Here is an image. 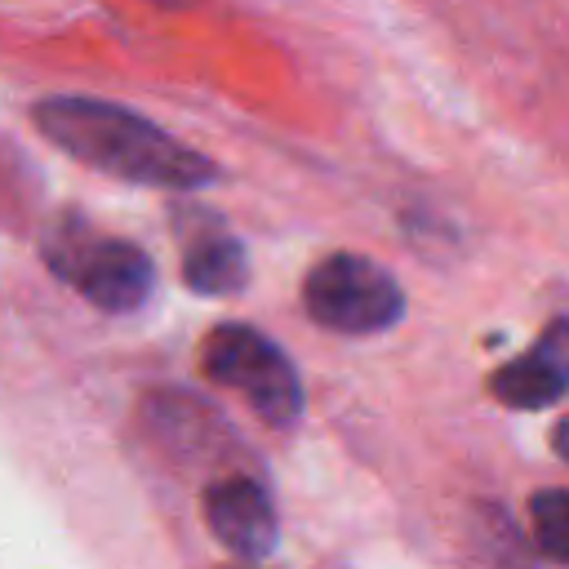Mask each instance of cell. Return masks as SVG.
I'll list each match as a JSON object with an SVG mask.
<instances>
[{
  "mask_svg": "<svg viewBox=\"0 0 569 569\" xmlns=\"http://www.w3.org/2000/svg\"><path fill=\"white\" fill-rule=\"evenodd\" d=\"M36 129L71 160L138 187L196 191L218 178V164L178 142L138 111L98 98H44L36 102Z\"/></svg>",
  "mask_w": 569,
  "mask_h": 569,
  "instance_id": "6da1fadb",
  "label": "cell"
},
{
  "mask_svg": "<svg viewBox=\"0 0 569 569\" xmlns=\"http://www.w3.org/2000/svg\"><path fill=\"white\" fill-rule=\"evenodd\" d=\"M44 262L58 280H67L80 298L111 316L138 311L156 289V267L138 244L120 236H98L80 218H62L44 236Z\"/></svg>",
  "mask_w": 569,
  "mask_h": 569,
  "instance_id": "7a4b0ae2",
  "label": "cell"
},
{
  "mask_svg": "<svg viewBox=\"0 0 569 569\" xmlns=\"http://www.w3.org/2000/svg\"><path fill=\"white\" fill-rule=\"evenodd\" d=\"M200 369L240 391L267 427H293L302 413V378L293 360L249 325H213L200 342Z\"/></svg>",
  "mask_w": 569,
  "mask_h": 569,
  "instance_id": "3957f363",
  "label": "cell"
},
{
  "mask_svg": "<svg viewBox=\"0 0 569 569\" xmlns=\"http://www.w3.org/2000/svg\"><path fill=\"white\" fill-rule=\"evenodd\" d=\"M302 307L333 333H382L405 316V289L365 253H329L302 280Z\"/></svg>",
  "mask_w": 569,
  "mask_h": 569,
  "instance_id": "277c9868",
  "label": "cell"
},
{
  "mask_svg": "<svg viewBox=\"0 0 569 569\" xmlns=\"http://www.w3.org/2000/svg\"><path fill=\"white\" fill-rule=\"evenodd\" d=\"M200 507H204V525L209 533L240 560H262L276 551V538H280V525H276V502L271 493L249 480V476H222L213 485H204L200 493Z\"/></svg>",
  "mask_w": 569,
  "mask_h": 569,
  "instance_id": "5b68a950",
  "label": "cell"
},
{
  "mask_svg": "<svg viewBox=\"0 0 569 569\" xmlns=\"http://www.w3.org/2000/svg\"><path fill=\"white\" fill-rule=\"evenodd\" d=\"M489 391L511 409H547V405H556L569 391V316L551 320L525 356L507 360L493 373Z\"/></svg>",
  "mask_w": 569,
  "mask_h": 569,
  "instance_id": "8992f818",
  "label": "cell"
},
{
  "mask_svg": "<svg viewBox=\"0 0 569 569\" xmlns=\"http://www.w3.org/2000/svg\"><path fill=\"white\" fill-rule=\"evenodd\" d=\"M182 280H187V289L209 293V298L236 293V289H244V280H249V258H244V249H240L236 236H227V231H204V236H196V240L187 244V253H182Z\"/></svg>",
  "mask_w": 569,
  "mask_h": 569,
  "instance_id": "52a82bcc",
  "label": "cell"
},
{
  "mask_svg": "<svg viewBox=\"0 0 569 569\" xmlns=\"http://www.w3.org/2000/svg\"><path fill=\"white\" fill-rule=\"evenodd\" d=\"M533 516V538L551 560L569 565V489H542L529 502Z\"/></svg>",
  "mask_w": 569,
  "mask_h": 569,
  "instance_id": "ba28073f",
  "label": "cell"
},
{
  "mask_svg": "<svg viewBox=\"0 0 569 569\" xmlns=\"http://www.w3.org/2000/svg\"><path fill=\"white\" fill-rule=\"evenodd\" d=\"M551 449H556V453L569 462V413H565V418L551 427Z\"/></svg>",
  "mask_w": 569,
  "mask_h": 569,
  "instance_id": "9c48e42d",
  "label": "cell"
},
{
  "mask_svg": "<svg viewBox=\"0 0 569 569\" xmlns=\"http://www.w3.org/2000/svg\"><path fill=\"white\" fill-rule=\"evenodd\" d=\"M156 4H187V0H156Z\"/></svg>",
  "mask_w": 569,
  "mask_h": 569,
  "instance_id": "30bf717a",
  "label": "cell"
},
{
  "mask_svg": "<svg viewBox=\"0 0 569 569\" xmlns=\"http://www.w3.org/2000/svg\"><path fill=\"white\" fill-rule=\"evenodd\" d=\"M227 569H249V560H244V565H227Z\"/></svg>",
  "mask_w": 569,
  "mask_h": 569,
  "instance_id": "8fae6325",
  "label": "cell"
}]
</instances>
